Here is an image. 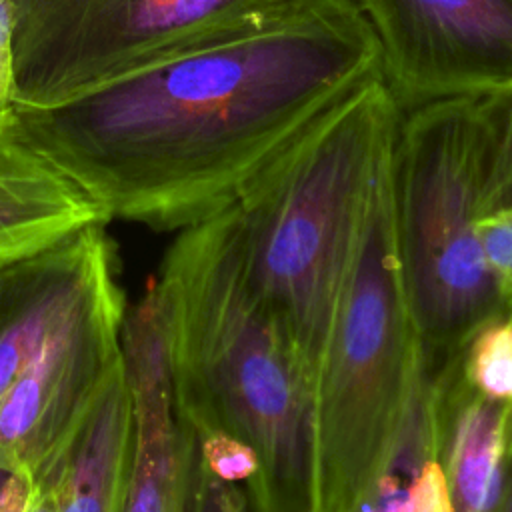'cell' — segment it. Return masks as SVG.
Returning a JSON list of instances; mask_svg holds the SVG:
<instances>
[{"label":"cell","instance_id":"1","mask_svg":"<svg viewBox=\"0 0 512 512\" xmlns=\"http://www.w3.org/2000/svg\"><path fill=\"white\" fill-rule=\"evenodd\" d=\"M380 76L354 0H276L52 106L10 134L106 218L182 230L226 208L318 114Z\"/></svg>","mask_w":512,"mask_h":512},{"label":"cell","instance_id":"2","mask_svg":"<svg viewBox=\"0 0 512 512\" xmlns=\"http://www.w3.org/2000/svg\"><path fill=\"white\" fill-rule=\"evenodd\" d=\"M152 286L180 416L256 452L254 512H308L312 384L250 276L232 204L178 230Z\"/></svg>","mask_w":512,"mask_h":512},{"label":"cell","instance_id":"3","mask_svg":"<svg viewBox=\"0 0 512 512\" xmlns=\"http://www.w3.org/2000/svg\"><path fill=\"white\" fill-rule=\"evenodd\" d=\"M404 112L374 76L302 128L234 198L250 276L314 388L366 204Z\"/></svg>","mask_w":512,"mask_h":512},{"label":"cell","instance_id":"4","mask_svg":"<svg viewBox=\"0 0 512 512\" xmlns=\"http://www.w3.org/2000/svg\"><path fill=\"white\" fill-rule=\"evenodd\" d=\"M426 366L392 168L358 224L314 378L308 512L354 510L384 468Z\"/></svg>","mask_w":512,"mask_h":512},{"label":"cell","instance_id":"5","mask_svg":"<svg viewBox=\"0 0 512 512\" xmlns=\"http://www.w3.org/2000/svg\"><path fill=\"white\" fill-rule=\"evenodd\" d=\"M394 188L414 314L434 366L506 308L478 240L480 218L506 204L502 134L488 100L458 98L404 114Z\"/></svg>","mask_w":512,"mask_h":512},{"label":"cell","instance_id":"6","mask_svg":"<svg viewBox=\"0 0 512 512\" xmlns=\"http://www.w3.org/2000/svg\"><path fill=\"white\" fill-rule=\"evenodd\" d=\"M16 104L52 106L276 0H10Z\"/></svg>","mask_w":512,"mask_h":512},{"label":"cell","instance_id":"7","mask_svg":"<svg viewBox=\"0 0 512 512\" xmlns=\"http://www.w3.org/2000/svg\"><path fill=\"white\" fill-rule=\"evenodd\" d=\"M116 264L114 246L0 400V468L34 476L122 366L128 306Z\"/></svg>","mask_w":512,"mask_h":512},{"label":"cell","instance_id":"8","mask_svg":"<svg viewBox=\"0 0 512 512\" xmlns=\"http://www.w3.org/2000/svg\"><path fill=\"white\" fill-rule=\"evenodd\" d=\"M398 108L512 88V0H354Z\"/></svg>","mask_w":512,"mask_h":512},{"label":"cell","instance_id":"9","mask_svg":"<svg viewBox=\"0 0 512 512\" xmlns=\"http://www.w3.org/2000/svg\"><path fill=\"white\" fill-rule=\"evenodd\" d=\"M132 446L122 512H186L196 434L180 416L160 304L150 284L128 308L122 338Z\"/></svg>","mask_w":512,"mask_h":512},{"label":"cell","instance_id":"10","mask_svg":"<svg viewBox=\"0 0 512 512\" xmlns=\"http://www.w3.org/2000/svg\"><path fill=\"white\" fill-rule=\"evenodd\" d=\"M112 248L102 222L42 252L0 264V400L96 262Z\"/></svg>","mask_w":512,"mask_h":512},{"label":"cell","instance_id":"11","mask_svg":"<svg viewBox=\"0 0 512 512\" xmlns=\"http://www.w3.org/2000/svg\"><path fill=\"white\" fill-rule=\"evenodd\" d=\"M432 368V366H430ZM440 460L456 512H494L512 464V406L472 390L454 354L434 368Z\"/></svg>","mask_w":512,"mask_h":512},{"label":"cell","instance_id":"12","mask_svg":"<svg viewBox=\"0 0 512 512\" xmlns=\"http://www.w3.org/2000/svg\"><path fill=\"white\" fill-rule=\"evenodd\" d=\"M108 222L96 200L26 142L0 128V264Z\"/></svg>","mask_w":512,"mask_h":512},{"label":"cell","instance_id":"13","mask_svg":"<svg viewBox=\"0 0 512 512\" xmlns=\"http://www.w3.org/2000/svg\"><path fill=\"white\" fill-rule=\"evenodd\" d=\"M456 356L460 374L472 390L512 406V308L486 318Z\"/></svg>","mask_w":512,"mask_h":512},{"label":"cell","instance_id":"14","mask_svg":"<svg viewBox=\"0 0 512 512\" xmlns=\"http://www.w3.org/2000/svg\"><path fill=\"white\" fill-rule=\"evenodd\" d=\"M478 240L494 288L502 304L512 308V202L480 218Z\"/></svg>","mask_w":512,"mask_h":512},{"label":"cell","instance_id":"15","mask_svg":"<svg viewBox=\"0 0 512 512\" xmlns=\"http://www.w3.org/2000/svg\"><path fill=\"white\" fill-rule=\"evenodd\" d=\"M186 512H254L250 498L240 484L222 480L206 468L200 460L198 444L194 446Z\"/></svg>","mask_w":512,"mask_h":512},{"label":"cell","instance_id":"16","mask_svg":"<svg viewBox=\"0 0 512 512\" xmlns=\"http://www.w3.org/2000/svg\"><path fill=\"white\" fill-rule=\"evenodd\" d=\"M14 106V8L10 0H0V128H8L12 124Z\"/></svg>","mask_w":512,"mask_h":512},{"label":"cell","instance_id":"17","mask_svg":"<svg viewBox=\"0 0 512 512\" xmlns=\"http://www.w3.org/2000/svg\"><path fill=\"white\" fill-rule=\"evenodd\" d=\"M498 126L502 134V146H504V162H506V188L508 198L506 202H512V88L502 90L498 94L486 96Z\"/></svg>","mask_w":512,"mask_h":512},{"label":"cell","instance_id":"18","mask_svg":"<svg viewBox=\"0 0 512 512\" xmlns=\"http://www.w3.org/2000/svg\"><path fill=\"white\" fill-rule=\"evenodd\" d=\"M352 512H410V488H384L366 496Z\"/></svg>","mask_w":512,"mask_h":512},{"label":"cell","instance_id":"19","mask_svg":"<svg viewBox=\"0 0 512 512\" xmlns=\"http://www.w3.org/2000/svg\"><path fill=\"white\" fill-rule=\"evenodd\" d=\"M494 512H512V464H510V472H508V480H506L502 498Z\"/></svg>","mask_w":512,"mask_h":512},{"label":"cell","instance_id":"20","mask_svg":"<svg viewBox=\"0 0 512 512\" xmlns=\"http://www.w3.org/2000/svg\"><path fill=\"white\" fill-rule=\"evenodd\" d=\"M10 476H12V472H10V470L0 468V502H2V494H4V488H6L8 480H10Z\"/></svg>","mask_w":512,"mask_h":512}]
</instances>
